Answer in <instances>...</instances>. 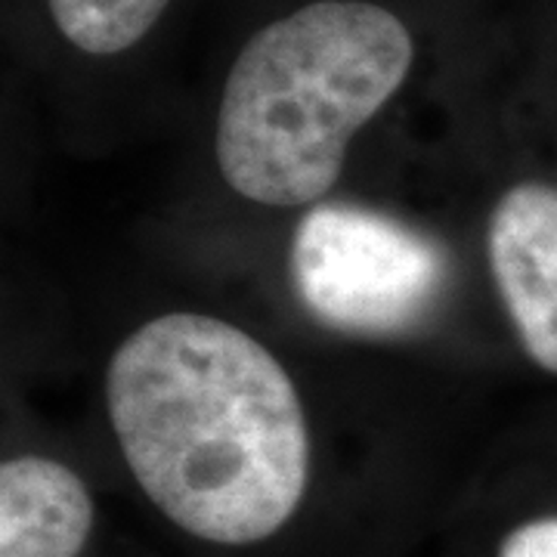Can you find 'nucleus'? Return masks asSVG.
<instances>
[{
    "label": "nucleus",
    "instance_id": "obj_1",
    "mask_svg": "<svg viewBox=\"0 0 557 557\" xmlns=\"http://www.w3.org/2000/svg\"><path fill=\"white\" fill-rule=\"evenodd\" d=\"M121 456L149 502L189 536L251 545L298 511L310 431L298 387L258 338L205 313H164L106 369Z\"/></svg>",
    "mask_w": 557,
    "mask_h": 557
},
{
    "label": "nucleus",
    "instance_id": "obj_2",
    "mask_svg": "<svg viewBox=\"0 0 557 557\" xmlns=\"http://www.w3.org/2000/svg\"><path fill=\"white\" fill-rule=\"evenodd\" d=\"M418 57L416 22L391 0H300L260 22L220 84L214 159L226 186L267 208L322 199Z\"/></svg>",
    "mask_w": 557,
    "mask_h": 557
},
{
    "label": "nucleus",
    "instance_id": "obj_3",
    "mask_svg": "<svg viewBox=\"0 0 557 557\" xmlns=\"http://www.w3.org/2000/svg\"><path fill=\"white\" fill-rule=\"evenodd\" d=\"M300 304L344 335L387 338L418 329L449 282L440 242L362 205L329 201L304 214L288 251Z\"/></svg>",
    "mask_w": 557,
    "mask_h": 557
},
{
    "label": "nucleus",
    "instance_id": "obj_4",
    "mask_svg": "<svg viewBox=\"0 0 557 557\" xmlns=\"http://www.w3.org/2000/svg\"><path fill=\"white\" fill-rule=\"evenodd\" d=\"M486 255L527 357L557 375V186L530 180L502 193Z\"/></svg>",
    "mask_w": 557,
    "mask_h": 557
},
{
    "label": "nucleus",
    "instance_id": "obj_5",
    "mask_svg": "<svg viewBox=\"0 0 557 557\" xmlns=\"http://www.w3.org/2000/svg\"><path fill=\"white\" fill-rule=\"evenodd\" d=\"M90 530L94 498L69 465L44 456L0 465V557H78Z\"/></svg>",
    "mask_w": 557,
    "mask_h": 557
},
{
    "label": "nucleus",
    "instance_id": "obj_6",
    "mask_svg": "<svg viewBox=\"0 0 557 557\" xmlns=\"http://www.w3.org/2000/svg\"><path fill=\"white\" fill-rule=\"evenodd\" d=\"M62 53L94 65L137 57L174 13L177 0H35Z\"/></svg>",
    "mask_w": 557,
    "mask_h": 557
},
{
    "label": "nucleus",
    "instance_id": "obj_7",
    "mask_svg": "<svg viewBox=\"0 0 557 557\" xmlns=\"http://www.w3.org/2000/svg\"><path fill=\"white\" fill-rule=\"evenodd\" d=\"M498 557H557V518L520 523L502 539Z\"/></svg>",
    "mask_w": 557,
    "mask_h": 557
}]
</instances>
